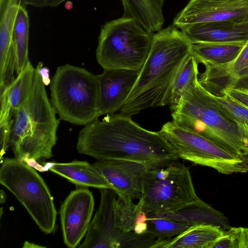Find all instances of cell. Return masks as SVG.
Segmentation results:
<instances>
[{
    "mask_svg": "<svg viewBox=\"0 0 248 248\" xmlns=\"http://www.w3.org/2000/svg\"><path fill=\"white\" fill-rule=\"evenodd\" d=\"M77 151L97 160L136 161L149 169L164 167L179 158L159 131L148 130L121 113L107 115L79 131Z\"/></svg>",
    "mask_w": 248,
    "mask_h": 248,
    "instance_id": "obj_1",
    "label": "cell"
},
{
    "mask_svg": "<svg viewBox=\"0 0 248 248\" xmlns=\"http://www.w3.org/2000/svg\"><path fill=\"white\" fill-rule=\"evenodd\" d=\"M192 46L173 24L154 33L148 56L120 113L131 117L149 108L167 106L172 83Z\"/></svg>",
    "mask_w": 248,
    "mask_h": 248,
    "instance_id": "obj_2",
    "label": "cell"
},
{
    "mask_svg": "<svg viewBox=\"0 0 248 248\" xmlns=\"http://www.w3.org/2000/svg\"><path fill=\"white\" fill-rule=\"evenodd\" d=\"M45 86L37 65L30 92L14 114L10 146L15 157L21 161L31 158L42 161L53 156L60 121Z\"/></svg>",
    "mask_w": 248,
    "mask_h": 248,
    "instance_id": "obj_3",
    "label": "cell"
},
{
    "mask_svg": "<svg viewBox=\"0 0 248 248\" xmlns=\"http://www.w3.org/2000/svg\"><path fill=\"white\" fill-rule=\"evenodd\" d=\"M172 122L236 154L248 156V125L217 105L198 80L172 112Z\"/></svg>",
    "mask_w": 248,
    "mask_h": 248,
    "instance_id": "obj_4",
    "label": "cell"
},
{
    "mask_svg": "<svg viewBox=\"0 0 248 248\" xmlns=\"http://www.w3.org/2000/svg\"><path fill=\"white\" fill-rule=\"evenodd\" d=\"M50 84V100L61 119L85 125L99 117L97 75L66 64L57 68Z\"/></svg>",
    "mask_w": 248,
    "mask_h": 248,
    "instance_id": "obj_5",
    "label": "cell"
},
{
    "mask_svg": "<svg viewBox=\"0 0 248 248\" xmlns=\"http://www.w3.org/2000/svg\"><path fill=\"white\" fill-rule=\"evenodd\" d=\"M153 35L130 17L108 21L101 27L98 38L97 61L104 70L140 71L149 52Z\"/></svg>",
    "mask_w": 248,
    "mask_h": 248,
    "instance_id": "obj_6",
    "label": "cell"
},
{
    "mask_svg": "<svg viewBox=\"0 0 248 248\" xmlns=\"http://www.w3.org/2000/svg\"><path fill=\"white\" fill-rule=\"evenodd\" d=\"M0 183L15 196L43 232H55L57 212L53 198L35 169L15 157H5L1 162Z\"/></svg>",
    "mask_w": 248,
    "mask_h": 248,
    "instance_id": "obj_7",
    "label": "cell"
},
{
    "mask_svg": "<svg viewBox=\"0 0 248 248\" xmlns=\"http://www.w3.org/2000/svg\"><path fill=\"white\" fill-rule=\"evenodd\" d=\"M199 198L189 169L178 159L162 168L148 169L137 204L147 215L177 211Z\"/></svg>",
    "mask_w": 248,
    "mask_h": 248,
    "instance_id": "obj_8",
    "label": "cell"
},
{
    "mask_svg": "<svg viewBox=\"0 0 248 248\" xmlns=\"http://www.w3.org/2000/svg\"><path fill=\"white\" fill-rule=\"evenodd\" d=\"M179 157L229 175L248 172V156L236 154L172 121L159 131Z\"/></svg>",
    "mask_w": 248,
    "mask_h": 248,
    "instance_id": "obj_9",
    "label": "cell"
},
{
    "mask_svg": "<svg viewBox=\"0 0 248 248\" xmlns=\"http://www.w3.org/2000/svg\"><path fill=\"white\" fill-rule=\"evenodd\" d=\"M99 207L91 221L79 248H152L156 238L153 234L124 233L116 226L115 203L117 193L110 188L99 189Z\"/></svg>",
    "mask_w": 248,
    "mask_h": 248,
    "instance_id": "obj_10",
    "label": "cell"
},
{
    "mask_svg": "<svg viewBox=\"0 0 248 248\" xmlns=\"http://www.w3.org/2000/svg\"><path fill=\"white\" fill-rule=\"evenodd\" d=\"M218 21L248 23V0H190L176 15L173 24L179 28Z\"/></svg>",
    "mask_w": 248,
    "mask_h": 248,
    "instance_id": "obj_11",
    "label": "cell"
},
{
    "mask_svg": "<svg viewBox=\"0 0 248 248\" xmlns=\"http://www.w3.org/2000/svg\"><path fill=\"white\" fill-rule=\"evenodd\" d=\"M94 207V200L88 187L76 186L61 205L60 219L63 242L75 248L86 234Z\"/></svg>",
    "mask_w": 248,
    "mask_h": 248,
    "instance_id": "obj_12",
    "label": "cell"
},
{
    "mask_svg": "<svg viewBox=\"0 0 248 248\" xmlns=\"http://www.w3.org/2000/svg\"><path fill=\"white\" fill-rule=\"evenodd\" d=\"M93 165L118 193L131 199H140L143 182L149 169L144 164L130 160H97Z\"/></svg>",
    "mask_w": 248,
    "mask_h": 248,
    "instance_id": "obj_13",
    "label": "cell"
},
{
    "mask_svg": "<svg viewBox=\"0 0 248 248\" xmlns=\"http://www.w3.org/2000/svg\"><path fill=\"white\" fill-rule=\"evenodd\" d=\"M204 65L205 70L199 76L198 80L212 94L221 95L228 88L248 89V41L232 62L219 65Z\"/></svg>",
    "mask_w": 248,
    "mask_h": 248,
    "instance_id": "obj_14",
    "label": "cell"
},
{
    "mask_svg": "<svg viewBox=\"0 0 248 248\" xmlns=\"http://www.w3.org/2000/svg\"><path fill=\"white\" fill-rule=\"evenodd\" d=\"M140 71L123 69L104 70L97 75L99 85V115L113 114L128 97Z\"/></svg>",
    "mask_w": 248,
    "mask_h": 248,
    "instance_id": "obj_15",
    "label": "cell"
},
{
    "mask_svg": "<svg viewBox=\"0 0 248 248\" xmlns=\"http://www.w3.org/2000/svg\"><path fill=\"white\" fill-rule=\"evenodd\" d=\"M178 28L192 44L248 41V23L209 22L190 24Z\"/></svg>",
    "mask_w": 248,
    "mask_h": 248,
    "instance_id": "obj_16",
    "label": "cell"
},
{
    "mask_svg": "<svg viewBox=\"0 0 248 248\" xmlns=\"http://www.w3.org/2000/svg\"><path fill=\"white\" fill-rule=\"evenodd\" d=\"M22 0H6L0 6V85L4 86L14 78L16 72L13 32Z\"/></svg>",
    "mask_w": 248,
    "mask_h": 248,
    "instance_id": "obj_17",
    "label": "cell"
},
{
    "mask_svg": "<svg viewBox=\"0 0 248 248\" xmlns=\"http://www.w3.org/2000/svg\"><path fill=\"white\" fill-rule=\"evenodd\" d=\"M76 186L101 188L112 187L93 165L86 161L74 160L69 163H47L44 166Z\"/></svg>",
    "mask_w": 248,
    "mask_h": 248,
    "instance_id": "obj_18",
    "label": "cell"
},
{
    "mask_svg": "<svg viewBox=\"0 0 248 248\" xmlns=\"http://www.w3.org/2000/svg\"><path fill=\"white\" fill-rule=\"evenodd\" d=\"M153 215L158 217L185 221L191 225L202 224L217 226L224 231L231 227L228 219L222 213L200 198L177 211Z\"/></svg>",
    "mask_w": 248,
    "mask_h": 248,
    "instance_id": "obj_19",
    "label": "cell"
},
{
    "mask_svg": "<svg viewBox=\"0 0 248 248\" xmlns=\"http://www.w3.org/2000/svg\"><path fill=\"white\" fill-rule=\"evenodd\" d=\"M123 16L135 20L148 32L155 33L162 29L164 0H121Z\"/></svg>",
    "mask_w": 248,
    "mask_h": 248,
    "instance_id": "obj_20",
    "label": "cell"
},
{
    "mask_svg": "<svg viewBox=\"0 0 248 248\" xmlns=\"http://www.w3.org/2000/svg\"><path fill=\"white\" fill-rule=\"evenodd\" d=\"M220 227L209 224H195L174 238L163 248H213L217 241L224 234Z\"/></svg>",
    "mask_w": 248,
    "mask_h": 248,
    "instance_id": "obj_21",
    "label": "cell"
},
{
    "mask_svg": "<svg viewBox=\"0 0 248 248\" xmlns=\"http://www.w3.org/2000/svg\"><path fill=\"white\" fill-rule=\"evenodd\" d=\"M247 43H202L192 44V54L199 63L203 65L225 64L234 61Z\"/></svg>",
    "mask_w": 248,
    "mask_h": 248,
    "instance_id": "obj_22",
    "label": "cell"
},
{
    "mask_svg": "<svg viewBox=\"0 0 248 248\" xmlns=\"http://www.w3.org/2000/svg\"><path fill=\"white\" fill-rule=\"evenodd\" d=\"M198 64L196 57L191 53L184 62L172 83L166 105L171 111H174L185 92L198 80Z\"/></svg>",
    "mask_w": 248,
    "mask_h": 248,
    "instance_id": "obj_23",
    "label": "cell"
},
{
    "mask_svg": "<svg viewBox=\"0 0 248 248\" xmlns=\"http://www.w3.org/2000/svg\"><path fill=\"white\" fill-rule=\"evenodd\" d=\"M29 28L28 12L26 7L21 4L18 9L13 32L16 75L25 68L29 61Z\"/></svg>",
    "mask_w": 248,
    "mask_h": 248,
    "instance_id": "obj_24",
    "label": "cell"
},
{
    "mask_svg": "<svg viewBox=\"0 0 248 248\" xmlns=\"http://www.w3.org/2000/svg\"><path fill=\"white\" fill-rule=\"evenodd\" d=\"M117 194L115 203L116 226L123 232H135L138 224L146 222L147 215L138 208L132 199L124 194Z\"/></svg>",
    "mask_w": 248,
    "mask_h": 248,
    "instance_id": "obj_25",
    "label": "cell"
},
{
    "mask_svg": "<svg viewBox=\"0 0 248 248\" xmlns=\"http://www.w3.org/2000/svg\"><path fill=\"white\" fill-rule=\"evenodd\" d=\"M146 223L147 232L156 238L152 248H163L172 237L180 234L191 226L185 221L158 217L153 214L147 215Z\"/></svg>",
    "mask_w": 248,
    "mask_h": 248,
    "instance_id": "obj_26",
    "label": "cell"
},
{
    "mask_svg": "<svg viewBox=\"0 0 248 248\" xmlns=\"http://www.w3.org/2000/svg\"><path fill=\"white\" fill-rule=\"evenodd\" d=\"M35 73V68L29 61L25 68L7 86L9 103L13 115L30 93Z\"/></svg>",
    "mask_w": 248,
    "mask_h": 248,
    "instance_id": "obj_27",
    "label": "cell"
},
{
    "mask_svg": "<svg viewBox=\"0 0 248 248\" xmlns=\"http://www.w3.org/2000/svg\"><path fill=\"white\" fill-rule=\"evenodd\" d=\"M211 95L215 102L235 120L248 125V108L225 94Z\"/></svg>",
    "mask_w": 248,
    "mask_h": 248,
    "instance_id": "obj_28",
    "label": "cell"
},
{
    "mask_svg": "<svg viewBox=\"0 0 248 248\" xmlns=\"http://www.w3.org/2000/svg\"><path fill=\"white\" fill-rule=\"evenodd\" d=\"M13 115L11 110L0 113V163L3 160V155L10 147L13 123Z\"/></svg>",
    "mask_w": 248,
    "mask_h": 248,
    "instance_id": "obj_29",
    "label": "cell"
},
{
    "mask_svg": "<svg viewBox=\"0 0 248 248\" xmlns=\"http://www.w3.org/2000/svg\"><path fill=\"white\" fill-rule=\"evenodd\" d=\"M238 248L233 227L225 231L224 234L215 243L213 248Z\"/></svg>",
    "mask_w": 248,
    "mask_h": 248,
    "instance_id": "obj_30",
    "label": "cell"
},
{
    "mask_svg": "<svg viewBox=\"0 0 248 248\" xmlns=\"http://www.w3.org/2000/svg\"><path fill=\"white\" fill-rule=\"evenodd\" d=\"M224 94L248 108V89L228 88L222 92V95Z\"/></svg>",
    "mask_w": 248,
    "mask_h": 248,
    "instance_id": "obj_31",
    "label": "cell"
},
{
    "mask_svg": "<svg viewBox=\"0 0 248 248\" xmlns=\"http://www.w3.org/2000/svg\"><path fill=\"white\" fill-rule=\"evenodd\" d=\"M68 0H22L21 4L27 7L30 6L35 8L56 7Z\"/></svg>",
    "mask_w": 248,
    "mask_h": 248,
    "instance_id": "obj_32",
    "label": "cell"
},
{
    "mask_svg": "<svg viewBox=\"0 0 248 248\" xmlns=\"http://www.w3.org/2000/svg\"><path fill=\"white\" fill-rule=\"evenodd\" d=\"M238 248H248V228L233 227Z\"/></svg>",
    "mask_w": 248,
    "mask_h": 248,
    "instance_id": "obj_33",
    "label": "cell"
},
{
    "mask_svg": "<svg viewBox=\"0 0 248 248\" xmlns=\"http://www.w3.org/2000/svg\"><path fill=\"white\" fill-rule=\"evenodd\" d=\"M38 65L45 85H48L51 82L49 77V70L46 67H43V64L41 63H38Z\"/></svg>",
    "mask_w": 248,
    "mask_h": 248,
    "instance_id": "obj_34",
    "label": "cell"
},
{
    "mask_svg": "<svg viewBox=\"0 0 248 248\" xmlns=\"http://www.w3.org/2000/svg\"><path fill=\"white\" fill-rule=\"evenodd\" d=\"M23 162H25L30 166L36 170L40 172H43L45 171L44 167L40 165L37 162V161L33 158H27L25 159Z\"/></svg>",
    "mask_w": 248,
    "mask_h": 248,
    "instance_id": "obj_35",
    "label": "cell"
},
{
    "mask_svg": "<svg viewBox=\"0 0 248 248\" xmlns=\"http://www.w3.org/2000/svg\"><path fill=\"white\" fill-rule=\"evenodd\" d=\"M24 248H46L45 246H40L37 244L32 243L28 241H25L23 246Z\"/></svg>",
    "mask_w": 248,
    "mask_h": 248,
    "instance_id": "obj_36",
    "label": "cell"
},
{
    "mask_svg": "<svg viewBox=\"0 0 248 248\" xmlns=\"http://www.w3.org/2000/svg\"><path fill=\"white\" fill-rule=\"evenodd\" d=\"M6 200V195L4 191L2 190H0V203L2 204L5 202Z\"/></svg>",
    "mask_w": 248,
    "mask_h": 248,
    "instance_id": "obj_37",
    "label": "cell"
},
{
    "mask_svg": "<svg viewBox=\"0 0 248 248\" xmlns=\"http://www.w3.org/2000/svg\"><path fill=\"white\" fill-rule=\"evenodd\" d=\"M64 7L67 10L72 9L73 7V4L72 2L69 0H67L64 4Z\"/></svg>",
    "mask_w": 248,
    "mask_h": 248,
    "instance_id": "obj_38",
    "label": "cell"
},
{
    "mask_svg": "<svg viewBox=\"0 0 248 248\" xmlns=\"http://www.w3.org/2000/svg\"><path fill=\"white\" fill-rule=\"evenodd\" d=\"M6 0H0V6L2 5L5 2Z\"/></svg>",
    "mask_w": 248,
    "mask_h": 248,
    "instance_id": "obj_39",
    "label": "cell"
}]
</instances>
